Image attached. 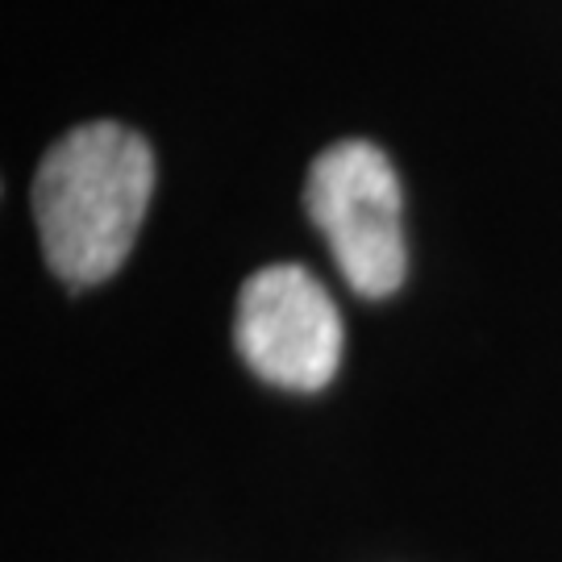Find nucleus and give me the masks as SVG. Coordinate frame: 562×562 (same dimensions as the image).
Masks as SVG:
<instances>
[{"label":"nucleus","mask_w":562,"mask_h":562,"mask_svg":"<svg viewBox=\"0 0 562 562\" xmlns=\"http://www.w3.org/2000/svg\"><path fill=\"white\" fill-rule=\"evenodd\" d=\"M155 192V155L117 121L67 130L34 176V222L50 271L92 288L117 271Z\"/></svg>","instance_id":"obj_1"},{"label":"nucleus","mask_w":562,"mask_h":562,"mask_svg":"<svg viewBox=\"0 0 562 562\" xmlns=\"http://www.w3.org/2000/svg\"><path fill=\"white\" fill-rule=\"evenodd\" d=\"M234 341L259 380L317 392L341 362V317L301 262H271L241 283Z\"/></svg>","instance_id":"obj_3"},{"label":"nucleus","mask_w":562,"mask_h":562,"mask_svg":"<svg viewBox=\"0 0 562 562\" xmlns=\"http://www.w3.org/2000/svg\"><path fill=\"white\" fill-rule=\"evenodd\" d=\"M304 204L359 296L380 301L401 288L408 271L401 180L380 146L346 138L322 150L308 167Z\"/></svg>","instance_id":"obj_2"}]
</instances>
